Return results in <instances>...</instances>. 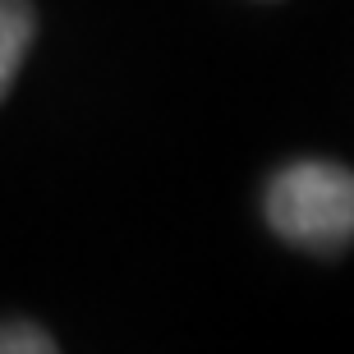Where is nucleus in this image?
Returning a JSON list of instances; mask_svg holds the SVG:
<instances>
[{
    "mask_svg": "<svg viewBox=\"0 0 354 354\" xmlns=\"http://www.w3.org/2000/svg\"><path fill=\"white\" fill-rule=\"evenodd\" d=\"M32 32H37V14L28 0H0V102L10 97L28 51H32Z\"/></svg>",
    "mask_w": 354,
    "mask_h": 354,
    "instance_id": "2",
    "label": "nucleus"
},
{
    "mask_svg": "<svg viewBox=\"0 0 354 354\" xmlns=\"http://www.w3.org/2000/svg\"><path fill=\"white\" fill-rule=\"evenodd\" d=\"M0 354H55V336L32 322H0Z\"/></svg>",
    "mask_w": 354,
    "mask_h": 354,
    "instance_id": "3",
    "label": "nucleus"
},
{
    "mask_svg": "<svg viewBox=\"0 0 354 354\" xmlns=\"http://www.w3.org/2000/svg\"><path fill=\"white\" fill-rule=\"evenodd\" d=\"M276 239L313 258H341L354 244V171L336 161H290L263 198Z\"/></svg>",
    "mask_w": 354,
    "mask_h": 354,
    "instance_id": "1",
    "label": "nucleus"
}]
</instances>
